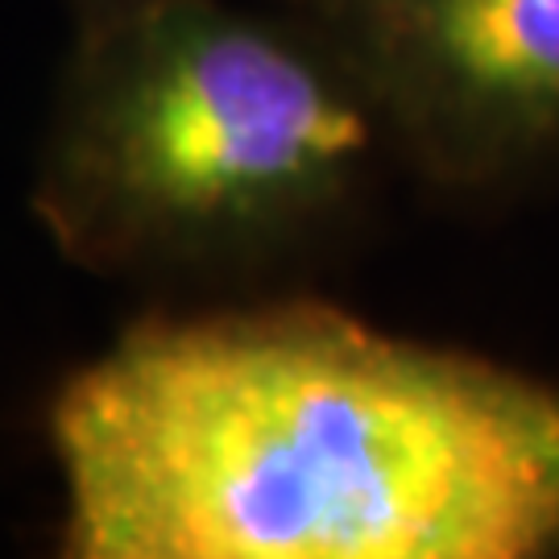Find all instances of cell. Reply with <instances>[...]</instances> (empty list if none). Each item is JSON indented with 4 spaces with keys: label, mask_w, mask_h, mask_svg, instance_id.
Wrapping results in <instances>:
<instances>
[{
    "label": "cell",
    "mask_w": 559,
    "mask_h": 559,
    "mask_svg": "<svg viewBox=\"0 0 559 559\" xmlns=\"http://www.w3.org/2000/svg\"><path fill=\"white\" fill-rule=\"evenodd\" d=\"M46 443L71 559L559 556V381L302 295L129 323Z\"/></svg>",
    "instance_id": "6da1fadb"
},
{
    "label": "cell",
    "mask_w": 559,
    "mask_h": 559,
    "mask_svg": "<svg viewBox=\"0 0 559 559\" xmlns=\"http://www.w3.org/2000/svg\"><path fill=\"white\" fill-rule=\"evenodd\" d=\"M399 166L373 100L278 0L75 13L34 170L71 265L145 286H258L332 253Z\"/></svg>",
    "instance_id": "7a4b0ae2"
},
{
    "label": "cell",
    "mask_w": 559,
    "mask_h": 559,
    "mask_svg": "<svg viewBox=\"0 0 559 559\" xmlns=\"http://www.w3.org/2000/svg\"><path fill=\"white\" fill-rule=\"evenodd\" d=\"M373 100L399 170L448 200L559 175V0H278Z\"/></svg>",
    "instance_id": "3957f363"
},
{
    "label": "cell",
    "mask_w": 559,
    "mask_h": 559,
    "mask_svg": "<svg viewBox=\"0 0 559 559\" xmlns=\"http://www.w3.org/2000/svg\"><path fill=\"white\" fill-rule=\"evenodd\" d=\"M104 4H120V0H71L75 13H92V9H104Z\"/></svg>",
    "instance_id": "277c9868"
}]
</instances>
